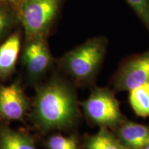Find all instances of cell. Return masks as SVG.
<instances>
[{
	"mask_svg": "<svg viewBox=\"0 0 149 149\" xmlns=\"http://www.w3.org/2000/svg\"><path fill=\"white\" fill-rule=\"evenodd\" d=\"M78 115L75 92L66 81L55 78L37 90L33 117L44 130L69 128L76 122Z\"/></svg>",
	"mask_w": 149,
	"mask_h": 149,
	"instance_id": "obj_1",
	"label": "cell"
},
{
	"mask_svg": "<svg viewBox=\"0 0 149 149\" xmlns=\"http://www.w3.org/2000/svg\"><path fill=\"white\" fill-rule=\"evenodd\" d=\"M109 42L107 37L91 38L66 53L59 64L63 70L79 84H88L95 79L105 57Z\"/></svg>",
	"mask_w": 149,
	"mask_h": 149,
	"instance_id": "obj_2",
	"label": "cell"
},
{
	"mask_svg": "<svg viewBox=\"0 0 149 149\" xmlns=\"http://www.w3.org/2000/svg\"><path fill=\"white\" fill-rule=\"evenodd\" d=\"M63 0H23L19 17L26 39L46 37L55 23Z\"/></svg>",
	"mask_w": 149,
	"mask_h": 149,
	"instance_id": "obj_3",
	"label": "cell"
},
{
	"mask_svg": "<svg viewBox=\"0 0 149 149\" xmlns=\"http://www.w3.org/2000/svg\"><path fill=\"white\" fill-rule=\"evenodd\" d=\"M81 106L86 118L100 128L114 130L126 120L114 92L108 88H95Z\"/></svg>",
	"mask_w": 149,
	"mask_h": 149,
	"instance_id": "obj_4",
	"label": "cell"
},
{
	"mask_svg": "<svg viewBox=\"0 0 149 149\" xmlns=\"http://www.w3.org/2000/svg\"><path fill=\"white\" fill-rule=\"evenodd\" d=\"M149 83V51L123 60L112 79L115 91H128Z\"/></svg>",
	"mask_w": 149,
	"mask_h": 149,
	"instance_id": "obj_5",
	"label": "cell"
},
{
	"mask_svg": "<svg viewBox=\"0 0 149 149\" xmlns=\"http://www.w3.org/2000/svg\"><path fill=\"white\" fill-rule=\"evenodd\" d=\"M22 58L27 71L33 77L44 74L50 68L53 57L48 48L46 37L26 39Z\"/></svg>",
	"mask_w": 149,
	"mask_h": 149,
	"instance_id": "obj_6",
	"label": "cell"
},
{
	"mask_svg": "<svg viewBox=\"0 0 149 149\" xmlns=\"http://www.w3.org/2000/svg\"><path fill=\"white\" fill-rule=\"evenodd\" d=\"M29 108V100L17 83L0 86V117L7 120H21Z\"/></svg>",
	"mask_w": 149,
	"mask_h": 149,
	"instance_id": "obj_7",
	"label": "cell"
},
{
	"mask_svg": "<svg viewBox=\"0 0 149 149\" xmlns=\"http://www.w3.org/2000/svg\"><path fill=\"white\" fill-rule=\"evenodd\" d=\"M114 130L117 139L126 149H144L149 145V126L126 120Z\"/></svg>",
	"mask_w": 149,
	"mask_h": 149,
	"instance_id": "obj_8",
	"label": "cell"
},
{
	"mask_svg": "<svg viewBox=\"0 0 149 149\" xmlns=\"http://www.w3.org/2000/svg\"><path fill=\"white\" fill-rule=\"evenodd\" d=\"M21 48V38L18 33L10 35L0 45V77L10 76L15 69Z\"/></svg>",
	"mask_w": 149,
	"mask_h": 149,
	"instance_id": "obj_9",
	"label": "cell"
},
{
	"mask_svg": "<svg viewBox=\"0 0 149 149\" xmlns=\"http://www.w3.org/2000/svg\"><path fill=\"white\" fill-rule=\"evenodd\" d=\"M0 149H37L34 141L25 134L8 128H0Z\"/></svg>",
	"mask_w": 149,
	"mask_h": 149,
	"instance_id": "obj_10",
	"label": "cell"
},
{
	"mask_svg": "<svg viewBox=\"0 0 149 149\" xmlns=\"http://www.w3.org/2000/svg\"><path fill=\"white\" fill-rule=\"evenodd\" d=\"M86 149H126L114 133L107 128H100L96 134L88 136L85 141Z\"/></svg>",
	"mask_w": 149,
	"mask_h": 149,
	"instance_id": "obj_11",
	"label": "cell"
},
{
	"mask_svg": "<svg viewBox=\"0 0 149 149\" xmlns=\"http://www.w3.org/2000/svg\"><path fill=\"white\" fill-rule=\"evenodd\" d=\"M128 100L137 116H149V83L144 84L129 91Z\"/></svg>",
	"mask_w": 149,
	"mask_h": 149,
	"instance_id": "obj_12",
	"label": "cell"
},
{
	"mask_svg": "<svg viewBox=\"0 0 149 149\" xmlns=\"http://www.w3.org/2000/svg\"><path fill=\"white\" fill-rule=\"evenodd\" d=\"M48 149H79L77 139L73 136L54 135L47 141Z\"/></svg>",
	"mask_w": 149,
	"mask_h": 149,
	"instance_id": "obj_13",
	"label": "cell"
},
{
	"mask_svg": "<svg viewBox=\"0 0 149 149\" xmlns=\"http://www.w3.org/2000/svg\"><path fill=\"white\" fill-rule=\"evenodd\" d=\"M149 33V0H126Z\"/></svg>",
	"mask_w": 149,
	"mask_h": 149,
	"instance_id": "obj_14",
	"label": "cell"
},
{
	"mask_svg": "<svg viewBox=\"0 0 149 149\" xmlns=\"http://www.w3.org/2000/svg\"><path fill=\"white\" fill-rule=\"evenodd\" d=\"M13 21V19L10 11L0 4V38L8 31Z\"/></svg>",
	"mask_w": 149,
	"mask_h": 149,
	"instance_id": "obj_15",
	"label": "cell"
},
{
	"mask_svg": "<svg viewBox=\"0 0 149 149\" xmlns=\"http://www.w3.org/2000/svg\"><path fill=\"white\" fill-rule=\"evenodd\" d=\"M1 1H4V2L7 3H15L17 0H0Z\"/></svg>",
	"mask_w": 149,
	"mask_h": 149,
	"instance_id": "obj_16",
	"label": "cell"
},
{
	"mask_svg": "<svg viewBox=\"0 0 149 149\" xmlns=\"http://www.w3.org/2000/svg\"><path fill=\"white\" fill-rule=\"evenodd\" d=\"M144 149H149V145H148L146 147H145Z\"/></svg>",
	"mask_w": 149,
	"mask_h": 149,
	"instance_id": "obj_17",
	"label": "cell"
}]
</instances>
